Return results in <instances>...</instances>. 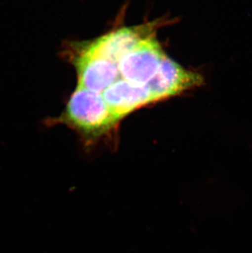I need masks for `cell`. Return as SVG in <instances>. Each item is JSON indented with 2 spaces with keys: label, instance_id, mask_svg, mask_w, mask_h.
<instances>
[{
  "label": "cell",
  "instance_id": "6da1fadb",
  "mask_svg": "<svg viewBox=\"0 0 252 253\" xmlns=\"http://www.w3.org/2000/svg\"><path fill=\"white\" fill-rule=\"evenodd\" d=\"M53 122L72 127L88 146L110 136L120 122L111 113L101 93L77 87L64 112Z\"/></svg>",
  "mask_w": 252,
  "mask_h": 253
},
{
  "label": "cell",
  "instance_id": "5b68a950",
  "mask_svg": "<svg viewBox=\"0 0 252 253\" xmlns=\"http://www.w3.org/2000/svg\"><path fill=\"white\" fill-rule=\"evenodd\" d=\"M78 76V85L93 93H103L121 78L118 65L93 55L81 48L72 58Z\"/></svg>",
  "mask_w": 252,
  "mask_h": 253
},
{
  "label": "cell",
  "instance_id": "277c9868",
  "mask_svg": "<svg viewBox=\"0 0 252 253\" xmlns=\"http://www.w3.org/2000/svg\"><path fill=\"white\" fill-rule=\"evenodd\" d=\"M154 27L152 24L122 27L81 45V48L118 65L121 58L139 42L154 36Z\"/></svg>",
  "mask_w": 252,
  "mask_h": 253
},
{
  "label": "cell",
  "instance_id": "3957f363",
  "mask_svg": "<svg viewBox=\"0 0 252 253\" xmlns=\"http://www.w3.org/2000/svg\"><path fill=\"white\" fill-rule=\"evenodd\" d=\"M203 84L204 77L200 73L186 70L166 55L159 69L147 85L150 90L152 100L156 102L174 97Z\"/></svg>",
  "mask_w": 252,
  "mask_h": 253
},
{
  "label": "cell",
  "instance_id": "8992f818",
  "mask_svg": "<svg viewBox=\"0 0 252 253\" xmlns=\"http://www.w3.org/2000/svg\"><path fill=\"white\" fill-rule=\"evenodd\" d=\"M105 103L118 121L143 106L153 103L147 84H133L120 78L102 93Z\"/></svg>",
  "mask_w": 252,
  "mask_h": 253
},
{
  "label": "cell",
  "instance_id": "7a4b0ae2",
  "mask_svg": "<svg viewBox=\"0 0 252 253\" xmlns=\"http://www.w3.org/2000/svg\"><path fill=\"white\" fill-rule=\"evenodd\" d=\"M166 55L155 36L143 40L118 62L121 78L133 84H148L159 69Z\"/></svg>",
  "mask_w": 252,
  "mask_h": 253
}]
</instances>
